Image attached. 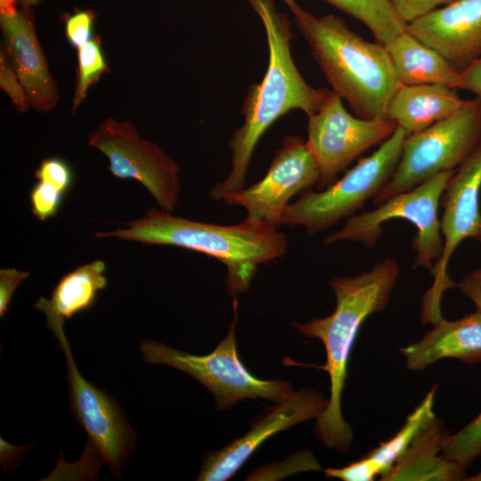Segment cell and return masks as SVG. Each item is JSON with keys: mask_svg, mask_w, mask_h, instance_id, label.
<instances>
[{"mask_svg": "<svg viewBox=\"0 0 481 481\" xmlns=\"http://www.w3.org/2000/svg\"><path fill=\"white\" fill-rule=\"evenodd\" d=\"M247 1L263 23L269 61L262 81L249 87L241 108L243 124L230 138L231 171L209 192L216 200L244 188L256 147L278 118L295 110H302L307 117L314 114L330 91L313 88L298 71L291 53L289 20L277 10L274 1Z\"/></svg>", "mask_w": 481, "mask_h": 481, "instance_id": "1", "label": "cell"}, {"mask_svg": "<svg viewBox=\"0 0 481 481\" xmlns=\"http://www.w3.org/2000/svg\"><path fill=\"white\" fill-rule=\"evenodd\" d=\"M399 274L397 262L387 258L358 275L335 277L330 281L336 298L334 311L323 318L292 322L300 334L321 340L325 348L326 362L316 367L329 374L330 396L316 419L314 434L327 449L346 452L351 446L354 433L342 414L350 353L364 321L387 306Z\"/></svg>", "mask_w": 481, "mask_h": 481, "instance_id": "2", "label": "cell"}, {"mask_svg": "<svg viewBox=\"0 0 481 481\" xmlns=\"http://www.w3.org/2000/svg\"><path fill=\"white\" fill-rule=\"evenodd\" d=\"M171 213L150 208L142 217L126 223V228L94 236L175 246L215 257L226 267V288L233 297L248 290L260 264L281 257L288 249L283 233L249 216L240 224L222 225Z\"/></svg>", "mask_w": 481, "mask_h": 481, "instance_id": "3", "label": "cell"}, {"mask_svg": "<svg viewBox=\"0 0 481 481\" xmlns=\"http://www.w3.org/2000/svg\"><path fill=\"white\" fill-rule=\"evenodd\" d=\"M332 91L363 118H386L400 86L385 45L366 41L338 17H322L282 0Z\"/></svg>", "mask_w": 481, "mask_h": 481, "instance_id": "4", "label": "cell"}, {"mask_svg": "<svg viewBox=\"0 0 481 481\" xmlns=\"http://www.w3.org/2000/svg\"><path fill=\"white\" fill-rule=\"evenodd\" d=\"M53 336L66 359L69 408L86 431L87 444L78 461L71 464L59 461L47 479L93 480L103 464L120 477L132 453L135 433L118 402L80 374L64 330Z\"/></svg>", "mask_w": 481, "mask_h": 481, "instance_id": "5", "label": "cell"}, {"mask_svg": "<svg viewBox=\"0 0 481 481\" xmlns=\"http://www.w3.org/2000/svg\"><path fill=\"white\" fill-rule=\"evenodd\" d=\"M407 135L401 127L370 156L337 179L327 188L300 194L289 203L281 218V225L304 227L315 234L354 216L371 199H374L394 174L401 158Z\"/></svg>", "mask_w": 481, "mask_h": 481, "instance_id": "6", "label": "cell"}, {"mask_svg": "<svg viewBox=\"0 0 481 481\" xmlns=\"http://www.w3.org/2000/svg\"><path fill=\"white\" fill-rule=\"evenodd\" d=\"M233 298L234 315L229 331L210 354L192 355L147 339L140 344L143 358L150 364L167 365L185 372L208 389L220 410L245 399L262 398L274 403L286 400L294 392L289 382L261 379L240 361L235 339L238 302Z\"/></svg>", "mask_w": 481, "mask_h": 481, "instance_id": "7", "label": "cell"}, {"mask_svg": "<svg viewBox=\"0 0 481 481\" xmlns=\"http://www.w3.org/2000/svg\"><path fill=\"white\" fill-rule=\"evenodd\" d=\"M481 143V100L465 103L451 116L407 135L398 165L380 192L378 206L435 175L456 170Z\"/></svg>", "mask_w": 481, "mask_h": 481, "instance_id": "8", "label": "cell"}, {"mask_svg": "<svg viewBox=\"0 0 481 481\" xmlns=\"http://www.w3.org/2000/svg\"><path fill=\"white\" fill-rule=\"evenodd\" d=\"M454 171L442 172L411 190L392 196L376 206L374 210L355 215L346 220L341 229L327 236L324 243L331 245L338 241H357L372 248L383 233L384 223L403 218L417 229L412 244L416 252L413 267L425 269L431 273L443 249L438 208Z\"/></svg>", "mask_w": 481, "mask_h": 481, "instance_id": "9", "label": "cell"}, {"mask_svg": "<svg viewBox=\"0 0 481 481\" xmlns=\"http://www.w3.org/2000/svg\"><path fill=\"white\" fill-rule=\"evenodd\" d=\"M307 118L306 144L318 168V191L332 184L358 156L383 143L397 127L387 118L351 115L342 99L330 90L319 109Z\"/></svg>", "mask_w": 481, "mask_h": 481, "instance_id": "10", "label": "cell"}, {"mask_svg": "<svg viewBox=\"0 0 481 481\" xmlns=\"http://www.w3.org/2000/svg\"><path fill=\"white\" fill-rule=\"evenodd\" d=\"M481 143L454 171L441 198L440 218L443 249L431 274L433 283L426 291L421 307V321L433 323L442 317L444 292L456 287L447 268L458 246L467 239L481 242Z\"/></svg>", "mask_w": 481, "mask_h": 481, "instance_id": "11", "label": "cell"}, {"mask_svg": "<svg viewBox=\"0 0 481 481\" xmlns=\"http://www.w3.org/2000/svg\"><path fill=\"white\" fill-rule=\"evenodd\" d=\"M88 144L108 158L114 176L138 181L162 209H175L181 190L179 167L159 146L141 137L133 123L107 118L89 133Z\"/></svg>", "mask_w": 481, "mask_h": 481, "instance_id": "12", "label": "cell"}, {"mask_svg": "<svg viewBox=\"0 0 481 481\" xmlns=\"http://www.w3.org/2000/svg\"><path fill=\"white\" fill-rule=\"evenodd\" d=\"M317 166L306 141L298 135L283 138L265 175L257 183L221 198L228 205L245 208L249 217L277 229L289 200L319 183Z\"/></svg>", "mask_w": 481, "mask_h": 481, "instance_id": "13", "label": "cell"}, {"mask_svg": "<svg viewBox=\"0 0 481 481\" xmlns=\"http://www.w3.org/2000/svg\"><path fill=\"white\" fill-rule=\"evenodd\" d=\"M241 437L207 453L197 480L224 481L233 477L256 450L269 437L298 423L317 419L328 399L313 388H301L284 401L275 403Z\"/></svg>", "mask_w": 481, "mask_h": 481, "instance_id": "14", "label": "cell"}, {"mask_svg": "<svg viewBox=\"0 0 481 481\" xmlns=\"http://www.w3.org/2000/svg\"><path fill=\"white\" fill-rule=\"evenodd\" d=\"M406 30L462 71L481 58V0H455L408 23Z\"/></svg>", "mask_w": 481, "mask_h": 481, "instance_id": "15", "label": "cell"}, {"mask_svg": "<svg viewBox=\"0 0 481 481\" xmlns=\"http://www.w3.org/2000/svg\"><path fill=\"white\" fill-rule=\"evenodd\" d=\"M4 50L27 93L30 107L38 112L53 110L60 100L39 43L30 7L0 14Z\"/></svg>", "mask_w": 481, "mask_h": 481, "instance_id": "16", "label": "cell"}, {"mask_svg": "<svg viewBox=\"0 0 481 481\" xmlns=\"http://www.w3.org/2000/svg\"><path fill=\"white\" fill-rule=\"evenodd\" d=\"M400 353L406 369L412 371L445 358L467 364L481 363V311L452 321L442 316L420 340L400 348Z\"/></svg>", "mask_w": 481, "mask_h": 481, "instance_id": "17", "label": "cell"}, {"mask_svg": "<svg viewBox=\"0 0 481 481\" xmlns=\"http://www.w3.org/2000/svg\"><path fill=\"white\" fill-rule=\"evenodd\" d=\"M436 393L435 385L390 439L381 442L378 447L346 466L324 469L326 477L343 481H372L377 477L380 479L405 453L420 431L436 418Z\"/></svg>", "mask_w": 481, "mask_h": 481, "instance_id": "18", "label": "cell"}, {"mask_svg": "<svg viewBox=\"0 0 481 481\" xmlns=\"http://www.w3.org/2000/svg\"><path fill=\"white\" fill-rule=\"evenodd\" d=\"M454 88L437 85H400L387 106L389 118L407 135L451 116L465 103Z\"/></svg>", "mask_w": 481, "mask_h": 481, "instance_id": "19", "label": "cell"}, {"mask_svg": "<svg viewBox=\"0 0 481 481\" xmlns=\"http://www.w3.org/2000/svg\"><path fill=\"white\" fill-rule=\"evenodd\" d=\"M104 271L102 260L85 264L63 275L49 299L39 297L33 307L45 315V325L53 333L64 330L66 320L94 306L107 286Z\"/></svg>", "mask_w": 481, "mask_h": 481, "instance_id": "20", "label": "cell"}, {"mask_svg": "<svg viewBox=\"0 0 481 481\" xmlns=\"http://www.w3.org/2000/svg\"><path fill=\"white\" fill-rule=\"evenodd\" d=\"M445 436L443 423L434 418L420 431L405 453L379 480H465L466 468L446 458L443 453Z\"/></svg>", "mask_w": 481, "mask_h": 481, "instance_id": "21", "label": "cell"}, {"mask_svg": "<svg viewBox=\"0 0 481 481\" xmlns=\"http://www.w3.org/2000/svg\"><path fill=\"white\" fill-rule=\"evenodd\" d=\"M385 46L400 85L437 84L457 89L461 71L406 29Z\"/></svg>", "mask_w": 481, "mask_h": 481, "instance_id": "22", "label": "cell"}, {"mask_svg": "<svg viewBox=\"0 0 481 481\" xmlns=\"http://www.w3.org/2000/svg\"><path fill=\"white\" fill-rule=\"evenodd\" d=\"M325 1L363 22L376 41L383 45L406 29L407 24L396 13L389 0Z\"/></svg>", "mask_w": 481, "mask_h": 481, "instance_id": "23", "label": "cell"}, {"mask_svg": "<svg viewBox=\"0 0 481 481\" xmlns=\"http://www.w3.org/2000/svg\"><path fill=\"white\" fill-rule=\"evenodd\" d=\"M77 51V69L72 112H75L86 99L88 90L102 75L110 72L102 41L98 36Z\"/></svg>", "mask_w": 481, "mask_h": 481, "instance_id": "24", "label": "cell"}, {"mask_svg": "<svg viewBox=\"0 0 481 481\" xmlns=\"http://www.w3.org/2000/svg\"><path fill=\"white\" fill-rule=\"evenodd\" d=\"M443 453L465 468L481 455V412L455 434H446Z\"/></svg>", "mask_w": 481, "mask_h": 481, "instance_id": "25", "label": "cell"}, {"mask_svg": "<svg viewBox=\"0 0 481 481\" xmlns=\"http://www.w3.org/2000/svg\"><path fill=\"white\" fill-rule=\"evenodd\" d=\"M65 193L54 186L38 181L29 195L31 211L40 221L55 217L61 208Z\"/></svg>", "mask_w": 481, "mask_h": 481, "instance_id": "26", "label": "cell"}, {"mask_svg": "<svg viewBox=\"0 0 481 481\" xmlns=\"http://www.w3.org/2000/svg\"><path fill=\"white\" fill-rule=\"evenodd\" d=\"M0 87L8 95L18 111L27 112L31 108L24 86L2 47L0 51Z\"/></svg>", "mask_w": 481, "mask_h": 481, "instance_id": "27", "label": "cell"}, {"mask_svg": "<svg viewBox=\"0 0 481 481\" xmlns=\"http://www.w3.org/2000/svg\"><path fill=\"white\" fill-rule=\"evenodd\" d=\"M35 177L49 183L65 194L73 183V171L67 161L61 158L52 157L41 161L35 171Z\"/></svg>", "mask_w": 481, "mask_h": 481, "instance_id": "28", "label": "cell"}, {"mask_svg": "<svg viewBox=\"0 0 481 481\" xmlns=\"http://www.w3.org/2000/svg\"><path fill=\"white\" fill-rule=\"evenodd\" d=\"M95 13L89 9L77 10L65 19V35L69 45L77 50L94 38Z\"/></svg>", "mask_w": 481, "mask_h": 481, "instance_id": "29", "label": "cell"}, {"mask_svg": "<svg viewBox=\"0 0 481 481\" xmlns=\"http://www.w3.org/2000/svg\"><path fill=\"white\" fill-rule=\"evenodd\" d=\"M455 0H389L391 5L406 23H411L441 4H448Z\"/></svg>", "mask_w": 481, "mask_h": 481, "instance_id": "30", "label": "cell"}, {"mask_svg": "<svg viewBox=\"0 0 481 481\" xmlns=\"http://www.w3.org/2000/svg\"><path fill=\"white\" fill-rule=\"evenodd\" d=\"M29 275L27 271L15 268L0 269V317L4 318L9 310L12 295L18 286Z\"/></svg>", "mask_w": 481, "mask_h": 481, "instance_id": "31", "label": "cell"}, {"mask_svg": "<svg viewBox=\"0 0 481 481\" xmlns=\"http://www.w3.org/2000/svg\"><path fill=\"white\" fill-rule=\"evenodd\" d=\"M456 287L476 306L477 310L481 311V268L464 275L456 283Z\"/></svg>", "mask_w": 481, "mask_h": 481, "instance_id": "32", "label": "cell"}, {"mask_svg": "<svg viewBox=\"0 0 481 481\" xmlns=\"http://www.w3.org/2000/svg\"><path fill=\"white\" fill-rule=\"evenodd\" d=\"M458 88L471 92L481 100V58L461 71Z\"/></svg>", "mask_w": 481, "mask_h": 481, "instance_id": "33", "label": "cell"}, {"mask_svg": "<svg viewBox=\"0 0 481 481\" xmlns=\"http://www.w3.org/2000/svg\"><path fill=\"white\" fill-rule=\"evenodd\" d=\"M32 444L16 446L0 437L1 465L4 470L11 469L30 449Z\"/></svg>", "mask_w": 481, "mask_h": 481, "instance_id": "34", "label": "cell"}, {"mask_svg": "<svg viewBox=\"0 0 481 481\" xmlns=\"http://www.w3.org/2000/svg\"><path fill=\"white\" fill-rule=\"evenodd\" d=\"M464 481H481V470L472 476H467Z\"/></svg>", "mask_w": 481, "mask_h": 481, "instance_id": "35", "label": "cell"}]
</instances>
